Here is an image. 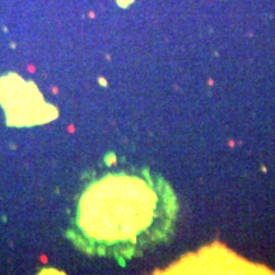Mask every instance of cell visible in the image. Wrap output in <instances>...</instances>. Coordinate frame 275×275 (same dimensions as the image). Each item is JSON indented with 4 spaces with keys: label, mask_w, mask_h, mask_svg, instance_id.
Masks as SVG:
<instances>
[{
    "label": "cell",
    "mask_w": 275,
    "mask_h": 275,
    "mask_svg": "<svg viewBox=\"0 0 275 275\" xmlns=\"http://www.w3.org/2000/svg\"><path fill=\"white\" fill-rule=\"evenodd\" d=\"M83 203L80 224L90 237L125 256L163 241L174 218V201L150 176L120 174L103 181Z\"/></svg>",
    "instance_id": "cell-1"
}]
</instances>
